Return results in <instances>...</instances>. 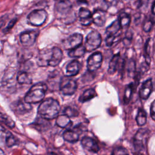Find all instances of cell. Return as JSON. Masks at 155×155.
<instances>
[{
	"label": "cell",
	"mask_w": 155,
	"mask_h": 155,
	"mask_svg": "<svg viewBox=\"0 0 155 155\" xmlns=\"http://www.w3.org/2000/svg\"><path fill=\"white\" fill-rule=\"evenodd\" d=\"M62 58V51L57 47L44 49L38 54V64L40 67H56L61 62Z\"/></svg>",
	"instance_id": "6da1fadb"
},
{
	"label": "cell",
	"mask_w": 155,
	"mask_h": 155,
	"mask_svg": "<svg viewBox=\"0 0 155 155\" xmlns=\"http://www.w3.org/2000/svg\"><path fill=\"white\" fill-rule=\"evenodd\" d=\"M55 8L56 12L61 16L66 15L65 18L64 19V20L67 19L68 15L71 17L70 14L72 8V3L70 0H61L58 1L56 4Z\"/></svg>",
	"instance_id": "7c38bea8"
},
{
	"label": "cell",
	"mask_w": 155,
	"mask_h": 155,
	"mask_svg": "<svg viewBox=\"0 0 155 155\" xmlns=\"http://www.w3.org/2000/svg\"><path fill=\"white\" fill-rule=\"evenodd\" d=\"M150 115L151 118L155 120V100L151 103L150 107Z\"/></svg>",
	"instance_id": "e575fe53"
},
{
	"label": "cell",
	"mask_w": 155,
	"mask_h": 155,
	"mask_svg": "<svg viewBox=\"0 0 155 155\" xmlns=\"http://www.w3.org/2000/svg\"><path fill=\"white\" fill-rule=\"evenodd\" d=\"M47 13L44 9H36L30 12L27 16L28 23L33 26H41L43 25L47 18Z\"/></svg>",
	"instance_id": "8992f818"
},
{
	"label": "cell",
	"mask_w": 155,
	"mask_h": 155,
	"mask_svg": "<svg viewBox=\"0 0 155 155\" xmlns=\"http://www.w3.org/2000/svg\"><path fill=\"white\" fill-rule=\"evenodd\" d=\"M39 31L38 30H30L22 32L19 35V40L22 45L24 47H28L33 45L37 37L38 36Z\"/></svg>",
	"instance_id": "9c48e42d"
},
{
	"label": "cell",
	"mask_w": 155,
	"mask_h": 155,
	"mask_svg": "<svg viewBox=\"0 0 155 155\" xmlns=\"http://www.w3.org/2000/svg\"><path fill=\"white\" fill-rule=\"evenodd\" d=\"M85 51L86 49L85 46L81 44L73 49L70 50V51L68 53V54L70 58H79L83 56L85 53Z\"/></svg>",
	"instance_id": "7402d4cb"
},
{
	"label": "cell",
	"mask_w": 155,
	"mask_h": 155,
	"mask_svg": "<svg viewBox=\"0 0 155 155\" xmlns=\"http://www.w3.org/2000/svg\"><path fill=\"white\" fill-rule=\"evenodd\" d=\"M87 130V128L82 124L76 125L73 128L66 130L63 133V139L68 142L74 143L79 140V135Z\"/></svg>",
	"instance_id": "ba28073f"
},
{
	"label": "cell",
	"mask_w": 155,
	"mask_h": 155,
	"mask_svg": "<svg viewBox=\"0 0 155 155\" xmlns=\"http://www.w3.org/2000/svg\"><path fill=\"white\" fill-rule=\"evenodd\" d=\"M31 108V104L27 103L24 100V101H19L17 102L15 107V111L19 114H23L29 112Z\"/></svg>",
	"instance_id": "ffe728a7"
},
{
	"label": "cell",
	"mask_w": 155,
	"mask_h": 155,
	"mask_svg": "<svg viewBox=\"0 0 155 155\" xmlns=\"http://www.w3.org/2000/svg\"><path fill=\"white\" fill-rule=\"evenodd\" d=\"M71 76H63L61 78L59 88L61 93L65 96L73 95L77 90V83Z\"/></svg>",
	"instance_id": "5b68a950"
},
{
	"label": "cell",
	"mask_w": 155,
	"mask_h": 155,
	"mask_svg": "<svg viewBox=\"0 0 155 155\" xmlns=\"http://www.w3.org/2000/svg\"><path fill=\"white\" fill-rule=\"evenodd\" d=\"M122 28L119 19L114 21L109 26H108L105 30V33L108 36H113L116 38L119 37L120 31Z\"/></svg>",
	"instance_id": "ac0fdd59"
},
{
	"label": "cell",
	"mask_w": 155,
	"mask_h": 155,
	"mask_svg": "<svg viewBox=\"0 0 155 155\" xmlns=\"http://www.w3.org/2000/svg\"><path fill=\"white\" fill-rule=\"evenodd\" d=\"M81 145L82 147L88 151L97 153L99 150V147L96 141L88 136H84L81 139Z\"/></svg>",
	"instance_id": "5bb4252c"
},
{
	"label": "cell",
	"mask_w": 155,
	"mask_h": 155,
	"mask_svg": "<svg viewBox=\"0 0 155 155\" xmlns=\"http://www.w3.org/2000/svg\"><path fill=\"white\" fill-rule=\"evenodd\" d=\"M136 120L139 126H143L147 122V113L142 108H139L137 116L136 117Z\"/></svg>",
	"instance_id": "484cf974"
},
{
	"label": "cell",
	"mask_w": 155,
	"mask_h": 155,
	"mask_svg": "<svg viewBox=\"0 0 155 155\" xmlns=\"http://www.w3.org/2000/svg\"><path fill=\"white\" fill-rule=\"evenodd\" d=\"M5 145L7 147H12L16 142L17 140L16 137L9 131H6L5 134Z\"/></svg>",
	"instance_id": "f1b7e54d"
},
{
	"label": "cell",
	"mask_w": 155,
	"mask_h": 155,
	"mask_svg": "<svg viewBox=\"0 0 155 155\" xmlns=\"http://www.w3.org/2000/svg\"><path fill=\"white\" fill-rule=\"evenodd\" d=\"M1 122L4 123L7 127L10 128H12L15 126V123L12 118L8 115L4 114L2 113H1Z\"/></svg>",
	"instance_id": "83f0119b"
},
{
	"label": "cell",
	"mask_w": 155,
	"mask_h": 155,
	"mask_svg": "<svg viewBox=\"0 0 155 155\" xmlns=\"http://www.w3.org/2000/svg\"><path fill=\"white\" fill-rule=\"evenodd\" d=\"M48 90L46 84L40 82L32 85L24 96V100L29 104H37L42 102Z\"/></svg>",
	"instance_id": "3957f363"
},
{
	"label": "cell",
	"mask_w": 155,
	"mask_h": 155,
	"mask_svg": "<svg viewBox=\"0 0 155 155\" xmlns=\"http://www.w3.org/2000/svg\"><path fill=\"white\" fill-rule=\"evenodd\" d=\"M56 118V124L58 127L61 128H65L71 123L70 119V117L64 114L58 116Z\"/></svg>",
	"instance_id": "cb8c5ba5"
},
{
	"label": "cell",
	"mask_w": 155,
	"mask_h": 155,
	"mask_svg": "<svg viewBox=\"0 0 155 155\" xmlns=\"http://www.w3.org/2000/svg\"><path fill=\"white\" fill-rule=\"evenodd\" d=\"M63 114L67 115L70 117H77L79 115V112L77 110L71 107H67L63 110Z\"/></svg>",
	"instance_id": "f546056e"
},
{
	"label": "cell",
	"mask_w": 155,
	"mask_h": 155,
	"mask_svg": "<svg viewBox=\"0 0 155 155\" xmlns=\"http://www.w3.org/2000/svg\"><path fill=\"white\" fill-rule=\"evenodd\" d=\"M16 21H17V18L12 19L8 22V24L7 25V27L4 29V30H3L4 33H7L8 31H9L13 28V27L15 25V24H16Z\"/></svg>",
	"instance_id": "836d02e7"
},
{
	"label": "cell",
	"mask_w": 155,
	"mask_h": 155,
	"mask_svg": "<svg viewBox=\"0 0 155 155\" xmlns=\"http://www.w3.org/2000/svg\"><path fill=\"white\" fill-rule=\"evenodd\" d=\"M153 90V82L151 79L146 80L142 84L139 90V96L142 99H147L149 97Z\"/></svg>",
	"instance_id": "2e32d148"
},
{
	"label": "cell",
	"mask_w": 155,
	"mask_h": 155,
	"mask_svg": "<svg viewBox=\"0 0 155 155\" xmlns=\"http://www.w3.org/2000/svg\"><path fill=\"white\" fill-rule=\"evenodd\" d=\"M93 22L98 27L103 26L106 21V12L103 10H96L92 13Z\"/></svg>",
	"instance_id": "e0dca14e"
},
{
	"label": "cell",
	"mask_w": 155,
	"mask_h": 155,
	"mask_svg": "<svg viewBox=\"0 0 155 155\" xmlns=\"http://www.w3.org/2000/svg\"><path fill=\"white\" fill-rule=\"evenodd\" d=\"M78 2L80 4H87V0H78Z\"/></svg>",
	"instance_id": "f35d334b"
},
{
	"label": "cell",
	"mask_w": 155,
	"mask_h": 155,
	"mask_svg": "<svg viewBox=\"0 0 155 155\" xmlns=\"http://www.w3.org/2000/svg\"><path fill=\"white\" fill-rule=\"evenodd\" d=\"M102 62V55L100 51H97L91 54L87 61L88 71L93 72L99 69Z\"/></svg>",
	"instance_id": "30bf717a"
},
{
	"label": "cell",
	"mask_w": 155,
	"mask_h": 155,
	"mask_svg": "<svg viewBox=\"0 0 155 155\" xmlns=\"http://www.w3.org/2000/svg\"><path fill=\"white\" fill-rule=\"evenodd\" d=\"M133 91V84L131 83L127 85L124 94V102L125 104H127L129 103Z\"/></svg>",
	"instance_id": "4316f807"
},
{
	"label": "cell",
	"mask_w": 155,
	"mask_h": 155,
	"mask_svg": "<svg viewBox=\"0 0 155 155\" xmlns=\"http://www.w3.org/2000/svg\"><path fill=\"white\" fill-rule=\"evenodd\" d=\"M83 36L80 33H74L69 36L62 42V45L65 49L71 50L82 44Z\"/></svg>",
	"instance_id": "8fae6325"
},
{
	"label": "cell",
	"mask_w": 155,
	"mask_h": 155,
	"mask_svg": "<svg viewBox=\"0 0 155 155\" xmlns=\"http://www.w3.org/2000/svg\"><path fill=\"white\" fill-rule=\"evenodd\" d=\"M16 80L20 84H30L32 79L28 73L25 71H20L16 76Z\"/></svg>",
	"instance_id": "603a6c76"
},
{
	"label": "cell",
	"mask_w": 155,
	"mask_h": 155,
	"mask_svg": "<svg viewBox=\"0 0 155 155\" xmlns=\"http://www.w3.org/2000/svg\"><path fill=\"white\" fill-rule=\"evenodd\" d=\"M148 2V0H140L138 5V8H140L144 5H147Z\"/></svg>",
	"instance_id": "8d00e7d4"
},
{
	"label": "cell",
	"mask_w": 155,
	"mask_h": 155,
	"mask_svg": "<svg viewBox=\"0 0 155 155\" xmlns=\"http://www.w3.org/2000/svg\"><path fill=\"white\" fill-rule=\"evenodd\" d=\"M126 154H128V152L126 148H125L122 147H118L115 148L111 153V154H116V155Z\"/></svg>",
	"instance_id": "d6a6232c"
},
{
	"label": "cell",
	"mask_w": 155,
	"mask_h": 155,
	"mask_svg": "<svg viewBox=\"0 0 155 155\" xmlns=\"http://www.w3.org/2000/svg\"><path fill=\"white\" fill-rule=\"evenodd\" d=\"M81 67V63L78 60H73L66 67V73L68 76H74L78 74Z\"/></svg>",
	"instance_id": "d6986e66"
},
{
	"label": "cell",
	"mask_w": 155,
	"mask_h": 155,
	"mask_svg": "<svg viewBox=\"0 0 155 155\" xmlns=\"http://www.w3.org/2000/svg\"><path fill=\"white\" fill-rule=\"evenodd\" d=\"M105 3L108 6H113L117 4V0H104Z\"/></svg>",
	"instance_id": "d590c367"
},
{
	"label": "cell",
	"mask_w": 155,
	"mask_h": 155,
	"mask_svg": "<svg viewBox=\"0 0 155 155\" xmlns=\"http://www.w3.org/2000/svg\"><path fill=\"white\" fill-rule=\"evenodd\" d=\"M128 74L130 77H133L136 74V63L133 59H130L127 67Z\"/></svg>",
	"instance_id": "4dcf8cb0"
},
{
	"label": "cell",
	"mask_w": 155,
	"mask_h": 155,
	"mask_svg": "<svg viewBox=\"0 0 155 155\" xmlns=\"http://www.w3.org/2000/svg\"><path fill=\"white\" fill-rule=\"evenodd\" d=\"M150 131L147 128L139 129L133 137V146L136 151L143 153L147 147Z\"/></svg>",
	"instance_id": "277c9868"
},
{
	"label": "cell",
	"mask_w": 155,
	"mask_h": 155,
	"mask_svg": "<svg viewBox=\"0 0 155 155\" xmlns=\"http://www.w3.org/2000/svg\"><path fill=\"white\" fill-rule=\"evenodd\" d=\"M118 19L119 21L122 28H127L129 26L131 21V18L130 15L125 12L121 13L119 16Z\"/></svg>",
	"instance_id": "d4e9b609"
},
{
	"label": "cell",
	"mask_w": 155,
	"mask_h": 155,
	"mask_svg": "<svg viewBox=\"0 0 155 155\" xmlns=\"http://www.w3.org/2000/svg\"><path fill=\"white\" fill-rule=\"evenodd\" d=\"M79 21L82 25L87 26L93 22L92 13L90 10L85 7H81L78 12Z\"/></svg>",
	"instance_id": "9a60e30c"
},
{
	"label": "cell",
	"mask_w": 155,
	"mask_h": 155,
	"mask_svg": "<svg viewBox=\"0 0 155 155\" xmlns=\"http://www.w3.org/2000/svg\"><path fill=\"white\" fill-rule=\"evenodd\" d=\"M60 110L59 102L52 97H49L41 102L38 108V113L44 119L51 120L58 116Z\"/></svg>",
	"instance_id": "7a4b0ae2"
},
{
	"label": "cell",
	"mask_w": 155,
	"mask_h": 155,
	"mask_svg": "<svg viewBox=\"0 0 155 155\" xmlns=\"http://www.w3.org/2000/svg\"><path fill=\"white\" fill-rule=\"evenodd\" d=\"M96 96H97V94H96L94 89H93L92 88H90L85 90L82 93V94L79 96V101L81 103H84V102H86L92 99Z\"/></svg>",
	"instance_id": "44dd1931"
},
{
	"label": "cell",
	"mask_w": 155,
	"mask_h": 155,
	"mask_svg": "<svg viewBox=\"0 0 155 155\" xmlns=\"http://www.w3.org/2000/svg\"><path fill=\"white\" fill-rule=\"evenodd\" d=\"M124 60L121 59L120 54H116L114 55L110 61L108 73L110 74H114L118 69L122 70L124 67Z\"/></svg>",
	"instance_id": "4fadbf2b"
},
{
	"label": "cell",
	"mask_w": 155,
	"mask_h": 155,
	"mask_svg": "<svg viewBox=\"0 0 155 155\" xmlns=\"http://www.w3.org/2000/svg\"><path fill=\"white\" fill-rule=\"evenodd\" d=\"M153 21L150 19H147L144 21L143 24V30L145 32H148L151 30L152 27H153Z\"/></svg>",
	"instance_id": "1f68e13d"
},
{
	"label": "cell",
	"mask_w": 155,
	"mask_h": 155,
	"mask_svg": "<svg viewBox=\"0 0 155 155\" xmlns=\"http://www.w3.org/2000/svg\"><path fill=\"white\" fill-rule=\"evenodd\" d=\"M151 12L153 13V14L155 15V1L153 3V5H152V8H151Z\"/></svg>",
	"instance_id": "74e56055"
},
{
	"label": "cell",
	"mask_w": 155,
	"mask_h": 155,
	"mask_svg": "<svg viewBox=\"0 0 155 155\" xmlns=\"http://www.w3.org/2000/svg\"><path fill=\"white\" fill-rule=\"evenodd\" d=\"M102 38L101 35L96 30L91 31L87 36L85 47L86 51L90 52L97 48L101 44Z\"/></svg>",
	"instance_id": "52a82bcc"
}]
</instances>
